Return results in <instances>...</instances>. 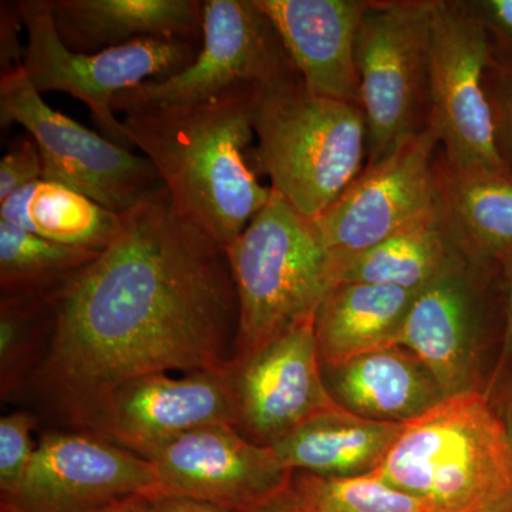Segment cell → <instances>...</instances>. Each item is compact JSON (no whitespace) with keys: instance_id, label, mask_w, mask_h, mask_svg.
Listing matches in <instances>:
<instances>
[{"instance_id":"1","label":"cell","mask_w":512,"mask_h":512,"mask_svg":"<svg viewBox=\"0 0 512 512\" xmlns=\"http://www.w3.org/2000/svg\"><path fill=\"white\" fill-rule=\"evenodd\" d=\"M50 301L52 335L32 382L87 433L131 380L234 362L238 298L227 252L165 187L123 214L109 247Z\"/></svg>"},{"instance_id":"2","label":"cell","mask_w":512,"mask_h":512,"mask_svg":"<svg viewBox=\"0 0 512 512\" xmlns=\"http://www.w3.org/2000/svg\"><path fill=\"white\" fill-rule=\"evenodd\" d=\"M256 86L184 106L128 111L121 126L131 147L156 167L171 200L222 248L271 200L248 163Z\"/></svg>"},{"instance_id":"3","label":"cell","mask_w":512,"mask_h":512,"mask_svg":"<svg viewBox=\"0 0 512 512\" xmlns=\"http://www.w3.org/2000/svg\"><path fill=\"white\" fill-rule=\"evenodd\" d=\"M372 476L426 512H512V443L484 390L404 423Z\"/></svg>"},{"instance_id":"4","label":"cell","mask_w":512,"mask_h":512,"mask_svg":"<svg viewBox=\"0 0 512 512\" xmlns=\"http://www.w3.org/2000/svg\"><path fill=\"white\" fill-rule=\"evenodd\" d=\"M256 160L305 217L328 210L365 168L367 126L357 104L319 96L301 74L258 87Z\"/></svg>"},{"instance_id":"5","label":"cell","mask_w":512,"mask_h":512,"mask_svg":"<svg viewBox=\"0 0 512 512\" xmlns=\"http://www.w3.org/2000/svg\"><path fill=\"white\" fill-rule=\"evenodd\" d=\"M225 252L238 298L234 360L315 316L336 284L315 224L275 190Z\"/></svg>"},{"instance_id":"6","label":"cell","mask_w":512,"mask_h":512,"mask_svg":"<svg viewBox=\"0 0 512 512\" xmlns=\"http://www.w3.org/2000/svg\"><path fill=\"white\" fill-rule=\"evenodd\" d=\"M430 3L369 2L360 20L355 57L367 126L365 167L429 127Z\"/></svg>"},{"instance_id":"7","label":"cell","mask_w":512,"mask_h":512,"mask_svg":"<svg viewBox=\"0 0 512 512\" xmlns=\"http://www.w3.org/2000/svg\"><path fill=\"white\" fill-rule=\"evenodd\" d=\"M28 32L23 70L40 94L62 92L92 111L103 133L130 148L113 110L116 97L151 80L180 73L197 59L202 43L144 39L96 53L67 49L57 33L50 0H19Z\"/></svg>"},{"instance_id":"8","label":"cell","mask_w":512,"mask_h":512,"mask_svg":"<svg viewBox=\"0 0 512 512\" xmlns=\"http://www.w3.org/2000/svg\"><path fill=\"white\" fill-rule=\"evenodd\" d=\"M10 124H20L36 141L43 180L82 192L107 210L126 214L164 187L146 156L52 109L23 67L0 76V126Z\"/></svg>"},{"instance_id":"9","label":"cell","mask_w":512,"mask_h":512,"mask_svg":"<svg viewBox=\"0 0 512 512\" xmlns=\"http://www.w3.org/2000/svg\"><path fill=\"white\" fill-rule=\"evenodd\" d=\"M298 73L281 37L254 0H204L202 46L180 73L116 97L114 113L202 103L244 86L261 87Z\"/></svg>"},{"instance_id":"10","label":"cell","mask_w":512,"mask_h":512,"mask_svg":"<svg viewBox=\"0 0 512 512\" xmlns=\"http://www.w3.org/2000/svg\"><path fill=\"white\" fill-rule=\"evenodd\" d=\"M430 121L443 156L460 167L511 173L501 160L485 77L493 49L467 2L431 0Z\"/></svg>"},{"instance_id":"11","label":"cell","mask_w":512,"mask_h":512,"mask_svg":"<svg viewBox=\"0 0 512 512\" xmlns=\"http://www.w3.org/2000/svg\"><path fill=\"white\" fill-rule=\"evenodd\" d=\"M439 146V134L429 124L390 156L363 168L348 190L313 218L333 269L437 214Z\"/></svg>"},{"instance_id":"12","label":"cell","mask_w":512,"mask_h":512,"mask_svg":"<svg viewBox=\"0 0 512 512\" xmlns=\"http://www.w3.org/2000/svg\"><path fill=\"white\" fill-rule=\"evenodd\" d=\"M148 461L156 470L157 498H184L229 512L271 511L293 477L272 447L245 439L231 424L184 434Z\"/></svg>"},{"instance_id":"13","label":"cell","mask_w":512,"mask_h":512,"mask_svg":"<svg viewBox=\"0 0 512 512\" xmlns=\"http://www.w3.org/2000/svg\"><path fill=\"white\" fill-rule=\"evenodd\" d=\"M153 464L92 433H47L2 512H82L144 495L156 500Z\"/></svg>"},{"instance_id":"14","label":"cell","mask_w":512,"mask_h":512,"mask_svg":"<svg viewBox=\"0 0 512 512\" xmlns=\"http://www.w3.org/2000/svg\"><path fill=\"white\" fill-rule=\"evenodd\" d=\"M315 316L299 320L249 355L232 362L235 429L259 446H274L306 421L340 406L328 389Z\"/></svg>"},{"instance_id":"15","label":"cell","mask_w":512,"mask_h":512,"mask_svg":"<svg viewBox=\"0 0 512 512\" xmlns=\"http://www.w3.org/2000/svg\"><path fill=\"white\" fill-rule=\"evenodd\" d=\"M218 424L237 426L232 367L131 380L114 390L90 433L148 460L178 437Z\"/></svg>"},{"instance_id":"16","label":"cell","mask_w":512,"mask_h":512,"mask_svg":"<svg viewBox=\"0 0 512 512\" xmlns=\"http://www.w3.org/2000/svg\"><path fill=\"white\" fill-rule=\"evenodd\" d=\"M500 274L458 262L416 293L397 346H403L429 369L444 397L481 390L478 340L483 323V292Z\"/></svg>"},{"instance_id":"17","label":"cell","mask_w":512,"mask_h":512,"mask_svg":"<svg viewBox=\"0 0 512 512\" xmlns=\"http://www.w3.org/2000/svg\"><path fill=\"white\" fill-rule=\"evenodd\" d=\"M281 37L303 83L319 96L360 106L356 35L363 0H254Z\"/></svg>"},{"instance_id":"18","label":"cell","mask_w":512,"mask_h":512,"mask_svg":"<svg viewBox=\"0 0 512 512\" xmlns=\"http://www.w3.org/2000/svg\"><path fill=\"white\" fill-rule=\"evenodd\" d=\"M437 211L458 254L491 274L512 255V174L436 158Z\"/></svg>"},{"instance_id":"19","label":"cell","mask_w":512,"mask_h":512,"mask_svg":"<svg viewBox=\"0 0 512 512\" xmlns=\"http://www.w3.org/2000/svg\"><path fill=\"white\" fill-rule=\"evenodd\" d=\"M57 33L77 53L128 45L144 39L202 43L198 0H50Z\"/></svg>"},{"instance_id":"20","label":"cell","mask_w":512,"mask_h":512,"mask_svg":"<svg viewBox=\"0 0 512 512\" xmlns=\"http://www.w3.org/2000/svg\"><path fill=\"white\" fill-rule=\"evenodd\" d=\"M323 373L333 399L369 420L404 424L446 399L429 369L403 346L373 350Z\"/></svg>"},{"instance_id":"21","label":"cell","mask_w":512,"mask_h":512,"mask_svg":"<svg viewBox=\"0 0 512 512\" xmlns=\"http://www.w3.org/2000/svg\"><path fill=\"white\" fill-rule=\"evenodd\" d=\"M403 426L365 419L338 406L306 421L271 447L293 473L369 476L383 463Z\"/></svg>"},{"instance_id":"22","label":"cell","mask_w":512,"mask_h":512,"mask_svg":"<svg viewBox=\"0 0 512 512\" xmlns=\"http://www.w3.org/2000/svg\"><path fill=\"white\" fill-rule=\"evenodd\" d=\"M417 292L393 286L338 282L315 313V336L323 369L376 349L397 346Z\"/></svg>"},{"instance_id":"23","label":"cell","mask_w":512,"mask_h":512,"mask_svg":"<svg viewBox=\"0 0 512 512\" xmlns=\"http://www.w3.org/2000/svg\"><path fill=\"white\" fill-rule=\"evenodd\" d=\"M461 261L437 211L429 220L336 266L335 279L336 284L363 282L419 292Z\"/></svg>"},{"instance_id":"24","label":"cell","mask_w":512,"mask_h":512,"mask_svg":"<svg viewBox=\"0 0 512 512\" xmlns=\"http://www.w3.org/2000/svg\"><path fill=\"white\" fill-rule=\"evenodd\" d=\"M100 252L56 244L0 220L2 296H50Z\"/></svg>"},{"instance_id":"25","label":"cell","mask_w":512,"mask_h":512,"mask_svg":"<svg viewBox=\"0 0 512 512\" xmlns=\"http://www.w3.org/2000/svg\"><path fill=\"white\" fill-rule=\"evenodd\" d=\"M33 234L67 247L101 252L119 234L123 214L55 181L39 180L29 201Z\"/></svg>"},{"instance_id":"26","label":"cell","mask_w":512,"mask_h":512,"mask_svg":"<svg viewBox=\"0 0 512 512\" xmlns=\"http://www.w3.org/2000/svg\"><path fill=\"white\" fill-rule=\"evenodd\" d=\"M269 512H426L419 501L372 476L325 477L293 473L282 500Z\"/></svg>"},{"instance_id":"27","label":"cell","mask_w":512,"mask_h":512,"mask_svg":"<svg viewBox=\"0 0 512 512\" xmlns=\"http://www.w3.org/2000/svg\"><path fill=\"white\" fill-rule=\"evenodd\" d=\"M50 296H2L0 303V375L2 394L8 396L35 372L40 340H50L53 330Z\"/></svg>"},{"instance_id":"28","label":"cell","mask_w":512,"mask_h":512,"mask_svg":"<svg viewBox=\"0 0 512 512\" xmlns=\"http://www.w3.org/2000/svg\"><path fill=\"white\" fill-rule=\"evenodd\" d=\"M35 419L16 412L0 420V491L2 498L15 493L35 454L32 430Z\"/></svg>"},{"instance_id":"29","label":"cell","mask_w":512,"mask_h":512,"mask_svg":"<svg viewBox=\"0 0 512 512\" xmlns=\"http://www.w3.org/2000/svg\"><path fill=\"white\" fill-rule=\"evenodd\" d=\"M485 90L493 114L495 144L512 173V64L493 59L485 77Z\"/></svg>"},{"instance_id":"30","label":"cell","mask_w":512,"mask_h":512,"mask_svg":"<svg viewBox=\"0 0 512 512\" xmlns=\"http://www.w3.org/2000/svg\"><path fill=\"white\" fill-rule=\"evenodd\" d=\"M43 178V160L32 137H20L0 161V202Z\"/></svg>"},{"instance_id":"31","label":"cell","mask_w":512,"mask_h":512,"mask_svg":"<svg viewBox=\"0 0 512 512\" xmlns=\"http://www.w3.org/2000/svg\"><path fill=\"white\" fill-rule=\"evenodd\" d=\"M483 23L495 62L512 64V0H468Z\"/></svg>"},{"instance_id":"32","label":"cell","mask_w":512,"mask_h":512,"mask_svg":"<svg viewBox=\"0 0 512 512\" xmlns=\"http://www.w3.org/2000/svg\"><path fill=\"white\" fill-rule=\"evenodd\" d=\"M25 28L19 2L0 3V70L15 72L23 66L26 47L20 43V30Z\"/></svg>"},{"instance_id":"33","label":"cell","mask_w":512,"mask_h":512,"mask_svg":"<svg viewBox=\"0 0 512 512\" xmlns=\"http://www.w3.org/2000/svg\"><path fill=\"white\" fill-rule=\"evenodd\" d=\"M500 279L501 288H503V332H501L500 355L487 390L505 375L512 363V255L501 266Z\"/></svg>"},{"instance_id":"34","label":"cell","mask_w":512,"mask_h":512,"mask_svg":"<svg viewBox=\"0 0 512 512\" xmlns=\"http://www.w3.org/2000/svg\"><path fill=\"white\" fill-rule=\"evenodd\" d=\"M36 183L20 188V190L10 194L5 201L0 202V220L9 222L13 227L32 232V222L29 220L28 207Z\"/></svg>"},{"instance_id":"35","label":"cell","mask_w":512,"mask_h":512,"mask_svg":"<svg viewBox=\"0 0 512 512\" xmlns=\"http://www.w3.org/2000/svg\"><path fill=\"white\" fill-rule=\"evenodd\" d=\"M485 393L512 443V375H504Z\"/></svg>"},{"instance_id":"36","label":"cell","mask_w":512,"mask_h":512,"mask_svg":"<svg viewBox=\"0 0 512 512\" xmlns=\"http://www.w3.org/2000/svg\"><path fill=\"white\" fill-rule=\"evenodd\" d=\"M148 512H229L215 505L184 500V498H157L150 500Z\"/></svg>"},{"instance_id":"37","label":"cell","mask_w":512,"mask_h":512,"mask_svg":"<svg viewBox=\"0 0 512 512\" xmlns=\"http://www.w3.org/2000/svg\"><path fill=\"white\" fill-rule=\"evenodd\" d=\"M148 505H150V498L144 495H131V497L120 498V500L82 512H148Z\"/></svg>"}]
</instances>
